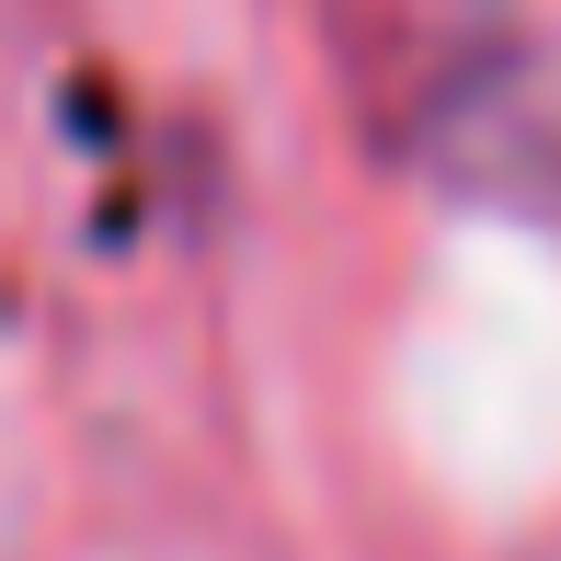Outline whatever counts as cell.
<instances>
[{"label":"cell","instance_id":"6da1fadb","mask_svg":"<svg viewBox=\"0 0 561 561\" xmlns=\"http://www.w3.org/2000/svg\"><path fill=\"white\" fill-rule=\"evenodd\" d=\"M550 561H561V550H550Z\"/></svg>","mask_w":561,"mask_h":561}]
</instances>
